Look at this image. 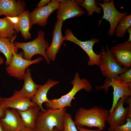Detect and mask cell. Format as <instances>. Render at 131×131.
Masks as SVG:
<instances>
[{"instance_id": "cell-1", "label": "cell", "mask_w": 131, "mask_h": 131, "mask_svg": "<svg viewBox=\"0 0 131 131\" xmlns=\"http://www.w3.org/2000/svg\"><path fill=\"white\" fill-rule=\"evenodd\" d=\"M109 115L107 110L98 106L88 109L81 107L75 114L74 122L76 126L90 128L96 127L103 131Z\"/></svg>"}, {"instance_id": "cell-2", "label": "cell", "mask_w": 131, "mask_h": 131, "mask_svg": "<svg viewBox=\"0 0 131 131\" xmlns=\"http://www.w3.org/2000/svg\"><path fill=\"white\" fill-rule=\"evenodd\" d=\"M66 108H48L46 112H40L33 129L35 131H62Z\"/></svg>"}, {"instance_id": "cell-3", "label": "cell", "mask_w": 131, "mask_h": 131, "mask_svg": "<svg viewBox=\"0 0 131 131\" xmlns=\"http://www.w3.org/2000/svg\"><path fill=\"white\" fill-rule=\"evenodd\" d=\"M71 83L73 85L71 90L66 94L58 99H51L49 102L44 103L48 108L57 109H62L66 106L71 107L72 100L77 93L81 90L83 89L90 92L92 90L93 87L88 80L86 78L81 79L78 72H76Z\"/></svg>"}, {"instance_id": "cell-4", "label": "cell", "mask_w": 131, "mask_h": 131, "mask_svg": "<svg viewBox=\"0 0 131 131\" xmlns=\"http://www.w3.org/2000/svg\"><path fill=\"white\" fill-rule=\"evenodd\" d=\"M37 35L36 38L32 41L26 42L16 41L14 44L18 48L23 50L24 59L32 60L33 56L39 54L44 57L47 63L49 64L50 61L47 55L46 50L49 44L45 39V33L43 31L39 30Z\"/></svg>"}, {"instance_id": "cell-5", "label": "cell", "mask_w": 131, "mask_h": 131, "mask_svg": "<svg viewBox=\"0 0 131 131\" xmlns=\"http://www.w3.org/2000/svg\"><path fill=\"white\" fill-rule=\"evenodd\" d=\"M100 60L98 66L101 74L106 79H117L118 76L129 69L122 67L117 61L107 45L103 47L99 53Z\"/></svg>"}, {"instance_id": "cell-6", "label": "cell", "mask_w": 131, "mask_h": 131, "mask_svg": "<svg viewBox=\"0 0 131 131\" xmlns=\"http://www.w3.org/2000/svg\"><path fill=\"white\" fill-rule=\"evenodd\" d=\"M41 57L33 60H29L23 58V52L14 53L12 59L8 66L6 67L7 72L10 76L24 80L26 70L30 65L39 63L43 60Z\"/></svg>"}, {"instance_id": "cell-7", "label": "cell", "mask_w": 131, "mask_h": 131, "mask_svg": "<svg viewBox=\"0 0 131 131\" xmlns=\"http://www.w3.org/2000/svg\"><path fill=\"white\" fill-rule=\"evenodd\" d=\"M64 36V40L72 42L78 45L86 53L89 58L88 63V66H98L100 60V54H96L94 51L93 47L96 43H98L99 40L95 38H92L85 41H81L76 38L73 34L71 30L66 28Z\"/></svg>"}, {"instance_id": "cell-8", "label": "cell", "mask_w": 131, "mask_h": 131, "mask_svg": "<svg viewBox=\"0 0 131 131\" xmlns=\"http://www.w3.org/2000/svg\"><path fill=\"white\" fill-rule=\"evenodd\" d=\"M103 3L96 2L102 8L103 15L102 19L99 22V25L102 20L105 19L108 21L110 24V27L108 31V34L110 36H113L115 33V29L118 24L124 17L128 15L127 12L121 13L116 9L113 0H103Z\"/></svg>"}, {"instance_id": "cell-9", "label": "cell", "mask_w": 131, "mask_h": 131, "mask_svg": "<svg viewBox=\"0 0 131 131\" xmlns=\"http://www.w3.org/2000/svg\"><path fill=\"white\" fill-rule=\"evenodd\" d=\"M112 86L113 89V99L111 108L109 111V115L113 111L118 102L122 97L131 96V83L127 84L115 78L106 79L104 84L100 87H96L97 90L104 89L105 92H107L109 86Z\"/></svg>"}, {"instance_id": "cell-10", "label": "cell", "mask_w": 131, "mask_h": 131, "mask_svg": "<svg viewBox=\"0 0 131 131\" xmlns=\"http://www.w3.org/2000/svg\"><path fill=\"white\" fill-rule=\"evenodd\" d=\"M129 97L127 96L122 97L113 111L109 115L107 122L109 127L107 131H113L117 126L125 124L128 117H131V105L127 106L126 108L123 106L125 100Z\"/></svg>"}, {"instance_id": "cell-11", "label": "cell", "mask_w": 131, "mask_h": 131, "mask_svg": "<svg viewBox=\"0 0 131 131\" xmlns=\"http://www.w3.org/2000/svg\"><path fill=\"white\" fill-rule=\"evenodd\" d=\"M81 7L76 0H60L57 9V19L64 22L67 19L82 16L85 11Z\"/></svg>"}, {"instance_id": "cell-12", "label": "cell", "mask_w": 131, "mask_h": 131, "mask_svg": "<svg viewBox=\"0 0 131 131\" xmlns=\"http://www.w3.org/2000/svg\"><path fill=\"white\" fill-rule=\"evenodd\" d=\"M60 0H52L46 6L41 8H35L30 13L32 25H38L43 27L47 24V19L51 14L57 9Z\"/></svg>"}, {"instance_id": "cell-13", "label": "cell", "mask_w": 131, "mask_h": 131, "mask_svg": "<svg viewBox=\"0 0 131 131\" xmlns=\"http://www.w3.org/2000/svg\"><path fill=\"white\" fill-rule=\"evenodd\" d=\"M0 103L6 109L11 108L20 111H25L31 106H37L30 99L22 96L20 90H17L15 91L13 95L10 97H0Z\"/></svg>"}, {"instance_id": "cell-14", "label": "cell", "mask_w": 131, "mask_h": 131, "mask_svg": "<svg viewBox=\"0 0 131 131\" xmlns=\"http://www.w3.org/2000/svg\"><path fill=\"white\" fill-rule=\"evenodd\" d=\"M4 114V116L0 118V123L5 131H19L25 127L17 110L7 108Z\"/></svg>"}, {"instance_id": "cell-15", "label": "cell", "mask_w": 131, "mask_h": 131, "mask_svg": "<svg viewBox=\"0 0 131 131\" xmlns=\"http://www.w3.org/2000/svg\"><path fill=\"white\" fill-rule=\"evenodd\" d=\"M63 22L62 20L58 19L56 22L52 35L51 43L46 50L47 57L50 61L53 62L64 41L61 31Z\"/></svg>"}, {"instance_id": "cell-16", "label": "cell", "mask_w": 131, "mask_h": 131, "mask_svg": "<svg viewBox=\"0 0 131 131\" xmlns=\"http://www.w3.org/2000/svg\"><path fill=\"white\" fill-rule=\"evenodd\" d=\"M111 52L118 63L124 68L131 66V42L128 41L112 47Z\"/></svg>"}, {"instance_id": "cell-17", "label": "cell", "mask_w": 131, "mask_h": 131, "mask_svg": "<svg viewBox=\"0 0 131 131\" xmlns=\"http://www.w3.org/2000/svg\"><path fill=\"white\" fill-rule=\"evenodd\" d=\"M25 1L20 0H0V16H18L25 10Z\"/></svg>"}, {"instance_id": "cell-18", "label": "cell", "mask_w": 131, "mask_h": 131, "mask_svg": "<svg viewBox=\"0 0 131 131\" xmlns=\"http://www.w3.org/2000/svg\"><path fill=\"white\" fill-rule=\"evenodd\" d=\"M60 82L49 79L47 82L42 85H41L38 88L36 93L31 100L36 104L40 108L41 112H45L47 110L43 108L42 106L43 103L49 102L47 97V94L49 89L54 86Z\"/></svg>"}, {"instance_id": "cell-19", "label": "cell", "mask_w": 131, "mask_h": 131, "mask_svg": "<svg viewBox=\"0 0 131 131\" xmlns=\"http://www.w3.org/2000/svg\"><path fill=\"white\" fill-rule=\"evenodd\" d=\"M30 13L28 10H25L18 16L19 20L18 24L14 25V29L16 33L20 32L23 37L26 40L31 39V37L30 30L32 25Z\"/></svg>"}, {"instance_id": "cell-20", "label": "cell", "mask_w": 131, "mask_h": 131, "mask_svg": "<svg viewBox=\"0 0 131 131\" xmlns=\"http://www.w3.org/2000/svg\"><path fill=\"white\" fill-rule=\"evenodd\" d=\"M24 80V85L20 90V93L23 96L31 99L41 85L36 84L33 81L31 77V69L28 67L26 70Z\"/></svg>"}, {"instance_id": "cell-21", "label": "cell", "mask_w": 131, "mask_h": 131, "mask_svg": "<svg viewBox=\"0 0 131 131\" xmlns=\"http://www.w3.org/2000/svg\"><path fill=\"white\" fill-rule=\"evenodd\" d=\"M40 110V108L35 106H31L25 111H17L21 116L25 127L33 129L35 120Z\"/></svg>"}, {"instance_id": "cell-22", "label": "cell", "mask_w": 131, "mask_h": 131, "mask_svg": "<svg viewBox=\"0 0 131 131\" xmlns=\"http://www.w3.org/2000/svg\"><path fill=\"white\" fill-rule=\"evenodd\" d=\"M16 34L13 24L7 17L0 18V37L8 38L14 43Z\"/></svg>"}, {"instance_id": "cell-23", "label": "cell", "mask_w": 131, "mask_h": 131, "mask_svg": "<svg viewBox=\"0 0 131 131\" xmlns=\"http://www.w3.org/2000/svg\"><path fill=\"white\" fill-rule=\"evenodd\" d=\"M18 49L7 38L0 37V52L5 56L6 65L8 66L13 57L14 53H18Z\"/></svg>"}, {"instance_id": "cell-24", "label": "cell", "mask_w": 131, "mask_h": 131, "mask_svg": "<svg viewBox=\"0 0 131 131\" xmlns=\"http://www.w3.org/2000/svg\"><path fill=\"white\" fill-rule=\"evenodd\" d=\"M131 26V15L123 17L117 25L115 29L116 37L119 38L124 37L127 29Z\"/></svg>"}, {"instance_id": "cell-25", "label": "cell", "mask_w": 131, "mask_h": 131, "mask_svg": "<svg viewBox=\"0 0 131 131\" xmlns=\"http://www.w3.org/2000/svg\"><path fill=\"white\" fill-rule=\"evenodd\" d=\"M81 6L85 8L88 16H92L93 13L100 14L101 8L98 7L95 0H76Z\"/></svg>"}, {"instance_id": "cell-26", "label": "cell", "mask_w": 131, "mask_h": 131, "mask_svg": "<svg viewBox=\"0 0 131 131\" xmlns=\"http://www.w3.org/2000/svg\"><path fill=\"white\" fill-rule=\"evenodd\" d=\"M62 131H79L76 127L71 115L67 113L65 115L63 128Z\"/></svg>"}, {"instance_id": "cell-27", "label": "cell", "mask_w": 131, "mask_h": 131, "mask_svg": "<svg viewBox=\"0 0 131 131\" xmlns=\"http://www.w3.org/2000/svg\"><path fill=\"white\" fill-rule=\"evenodd\" d=\"M117 79L126 83H131V69H128L119 75Z\"/></svg>"}, {"instance_id": "cell-28", "label": "cell", "mask_w": 131, "mask_h": 131, "mask_svg": "<svg viewBox=\"0 0 131 131\" xmlns=\"http://www.w3.org/2000/svg\"><path fill=\"white\" fill-rule=\"evenodd\" d=\"M113 131H131V117H128L125 124L117 126Z\"/></svg>"}, {"instance_id": "cell-29", "label": "cell", "mask_w": 131, "mask_h": 131, "mask_svg": "<svg viewBox=\"0 0 131 131\" xmlns=\"http://www.w3.org/2000/svg\"><path fill=\"white\" fill-rule=\"evenodd\" d=\"M50 0H41L37 5V8L43 7L47 5L51 1Z\"/></svg>"}, {"instance_id": "cell-30", "label": "cell", "mask_w": 131, "mask_h": 131, "mask_svg": "<svg viewBox=\"0 0 131 131\" xmlns=\"http://www.w3.org/2000/svg\"><path fill=\"white\" fill-rule=\"evenodd\" d=\"M7 17L14 25H16L18 23L19 20L18 16L15 17Z\"/></svg>"}, {"instance_id": "cell-31", "label": "cell", "mask_w": 131, "mask_h": 131, "mask_svg": "<svg viewBox=\"0 0 131 131\" xmlns=\"http://www.w3.org/2000/svg\"><path fill=\"white\" fill-rule=\"evenodd\" d=\"M77 130L79 131H101L100 129H89L83 127H80L76 126Z\"/></svg>"}, {"instance_id": "cell-32", "label": "cell", "mask_w": 131, "mask_h": 131, "mask_svg": "<svg viewBox=\"0 0 131 131\" xmlns=\"http://www.w3.org/2000/svg\"><path fill=\"white\" fill-rule=\"evenodd\" d=\"M6 109L0 103V118L3 116Z\"/></svg>"}, {"instance_id": "cell-33", "label": "cell", "mask_w": 131, "mask_h": 131, "mask_svg": "<svg viewBox=\"0 0 131 131\" xmlns=\"http://www.w3.org/2000/svg\"><path fill=\"white\" fill-rule=\"evenodd\" d=\"M127 32L129 34V38L127 41L131 42V27L129 28L127 30Z\"/></svg>"}, {"instance_id": "cell-34", "label": "cell", "mask_w": 131, "mask_h": 131, "mask_svg": "<svg viewBox=\"0 0 131 131\" xmlns=\"http://www.w3.org/2000/svg\"><path fill=\"white\" fill-rule=\"evenodd\" d=\"M19 131H35L34 129H31L25 127H24Z\"/></svg>"}, {"instance_id": "cell-35", "label": "cell", "mask_w": 131, "mask_h": 131, "mask_svg": "<svg viewBox=\"0 0 131 131\" xmlns=\"http://www.w3.org/2000/svg\"><path fill=\"white\" fill-rule=\"evenodd\" d=\"M4 62L3 58L1 57L0 55V66L3 64Z\"/></svg>"}, {"instance_id": "cell-36", "label": "cell", "mask_w": 131, "mask_h": 131, "mask_svg": "<svg viewBox=\"0 0 131 131\" xmlns=\"http://www.w3.org/2000/svg\"><path fill=\"white\" fill-rule=\"evenodd\" d=\"M0 131H5L0 123Z\"/></svg>"}, {"instance_id": "cell-37", "label": "cell", "mask_w": 131, "mask_h": 131, "mask_svg": "<svg viewBox=\"0 0 131 131\" xmlns=\"http://www.w3.org/2000/svg\"><path fill=\"white\" fill-rule=\"evenodd\" d=\"M54 131H57L56 130H55Z\"/></svg>"}]
</instances>
